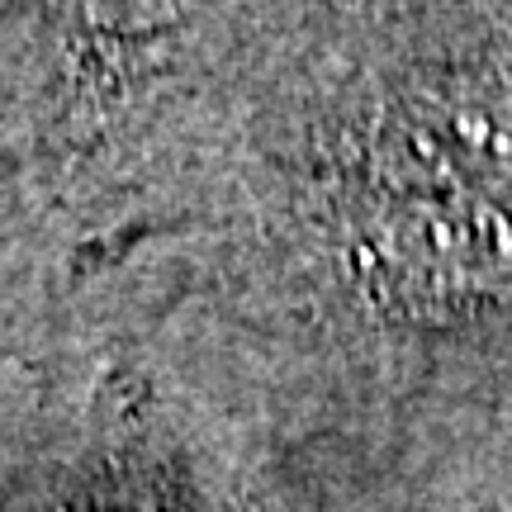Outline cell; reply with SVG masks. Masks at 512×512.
<instances>
[{
  "mask_svg": "<svg viewBox=\"0 0 512 512\" xmlns=\"http://www.w3.org/2000/svg\"><path fill=\"white\" fill-rule=\"evenodd\" d=\"M394 252L418 271L446 275H489L512 266V219L489 200H446L399 209Z\"/></svg>",
  "mask_w": 512,
  "mask_h": 512,
  "instance_id": "cell-1",
  "label": "cell"
},
{
  "mask_svg": "<svg viewBox=\"0 0 512 512\" xmlns=\"http://www.w3.org/2000/svg\"><path fill=\"white\" fill-rule=\"evenodd\" d=\"M181 0H76V10L91 19L95 29L110 34H147L162 29L166 19H176Z\"/></svg>",
  "mask_w": 512,
  "mask_h": 512,
  "instance_id": "cell-2",
  "label": "cell"
}]
</instances>
